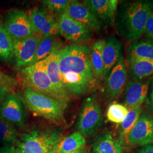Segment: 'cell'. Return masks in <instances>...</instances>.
I'll return each instance as SVG.
<instances>
[{
	"mask_svg": "<svg viewBox=\"0 0 153 153\" xmlns=\"http://www.w3.org/2000/svg\"><path fill=\"white\" fill-rule=\"evenodd\" d=\"M56 55L63 86L71 97L96 90L99 81L93 71L88 45L68 44L58 49Z\"/></svg>",
	"mask_w": 153,
	"mask_h": 153,
	"instance_id": "obj_1",
	"label": "cell"
},
{
	"mask_svg": "<svg viewBox=\"0 0 153 153\" xmlns=\"http://www.w3.org/2000/svg\"><path fill=\"white\" fill-rule=\"evenodd\" d=\"M152 3L138 0L124 2L118 6L114 23L118 33L128 40L141 38Z\"/></svg>",
	"mask_w": 153,
	"mask_h": 153,
	"instance_id": "obj_2",
	"label": "cell"
},
{
	"mask_svg": "<svg viewBox=\"0 0 153 153\" xmlns=\"http://www.w3.org/2000/svg\"><path fill=\"white\" fill-rule=\"evenodd\" d=\"M23 102L33 114L58 125L66 123L65 111L68 103L25 88Z\"/></svg>",
	"mask_w": 153,
	"mask_h": 153,
	"instance_id": "obj_3",
	"label": "cell"
},
{
	"mask_svg": "<svg viewBox=\"0 0 153 153\" xmlns=\"http://www.w3.org/2000/svg\"><path fill=\"white\" fill-rule=\"evenodd\" d=\"M61 139L60 129H33L16 140L15 153H53Z\"/></svg>",
	"mask_w": 153,
	"mask_h": 153,
	"instance_id": "obj_4",
	"label": "cell"
},
{
	"mask_svg": "<svg viewBox=\"0 0 153 153\" xmlns=\"http://www.w3.org/2000/svg\"><path fill=\"white\" fill-rule=\"evenodd\" d=\"M21 76L25 88L63 101L47 74L43 60L22 68Z\"/></svg>",
	"mask_w": 153,
	"mask_h": 153,
	"instance_id": "obj_5",
	"label": "cell"
},
{
	"mask_svg": "<svg viewBox=\"0 0 153 153\" xmlns=\"http://www.w3.org/2000/svg\"><path fill=\"white\" fill-rule=\"evenodd\" d=\"M102 124V111L94 93L85 99L82 103L76 128L85 138L94 135Z\"/></svg>",
	"mask_w": 153,
	"mask_h": 153,
	"instance_id": "obj_6",
	"label": "cell"
},
{
	"mask_svg": "<svg viewBox=\"0 0 153 153\" xmlns=\"http://www.w3.org/2000/svg\"><path fill=\"white\" fill-rule=\"evenodd\" d=\"M4 27L13 40L26 38L35 33L28 14L18 9L7 13Z\"/></svg>",
	"mask_w": 153,
	"mask_h": 153,
	"instance_id": "obj_7",
	"label": "cell"
},
{
	"mask_svg": "<svg viewBox=\"0 0 153 153\" xmlns=\"http://www.w3.org/2000/svg\"><path fill=\"white\" fill-rule=\"evenodd\" d=\"M127 76L126 61L122 54L106 79L102 90L104 98L109 102L117 98L126 88Z\"/></svg>",
	"mask_w": 153,
	"mask_h": 153,
	"instance_id": "obj_8",
	"label": "cell"
},
{
	"mask_svg": "<svg viewBox=\"0 0 153 153\" xmlns=\"http://www.w3.org/2000/svg\"><path fill=\"white\" fill-rule=\"evenodd\" d=\"M57 22L61 35L74 43L86 42L92 38V31L89 28L73 19L66 13L59 16Z\"/></svg>",
	"mask_w": 153,
	"mask_h": 153,
	"instance_id": "obj_9",
	"label": "cell"
},
{
	"mask_svg": "<svg viewBox=\"0 0 153 153\" xmlns=\"http://www.w3.org/2000/svg\"><path fill=\"white\" fill-rule=\"evenodd\" d=\"M0 120L18 128H21L25 125L26 115L22 101L16 94H9L1 104Z\"/></svg>",
	"mask_w": 153,
	"mask_h": 153,
	"instance_id": "obj_10",
	"label": "cell"
},
{
	"mask_svg": "<svg viewBox=\"0 0 153 153\" xmlns=\"http://www.w3.org/2000/svg\"><path fill=\"white\" fill-rule=\"evenodd\" d=\"M28 16L35 33L42 37L60 35L58 22L45 8L35 7L30 11Z\"/></svg>",
	"mask_w": 153,
	"mask_h": 153,
	"instance_id": "obj_11",
	"label": "cell"
},
{
	"mask_svg": "<svg viewBox=\"0 0 153 153\" xmlns=\"http://www.w3.org/2000/svg\"><path fill=\"white\" fill-rule=\"evenodd\" d=\"M41 38L34 33L26 38L13 40L14 56L17 68H24L32 64Z\"/></svg>",
	"mask_w": 153,
	"mask_h": 153,
	"instance_id": "obj_12",
	"label": "cell"
},
{
	"mask_svg": "<svg viewBox=\"0 0 153 153\" xmlns=\"http://www.w3.org/2000/svg\"><path fill=\"white\" fill-rule=\"evenodd\" d=\"M118 2L116 0H86L82 4L91 11L102 26L107 27L115 23Z\"/></svg>",
	"mask_w": 153,
	"mask_h": 153,
	"instance_id": "obj_13",
	"label": "cell"
},
{
	"mask_svg": "<svg viewBox=\"0 0 153 153\" xmlns=\"http://www.w3.org/2000/svg\"><path fill=\"white\" fill-rule=\"evenodd\" d=\"M128 142L134 146H143L153 143V117L142 113L136 124L126 138Z\"/></svg>",
	"mask_w": 153,
	"mask_h": 153,
	"instance_id": "obj_14",
	"label": "cell"
},
{
	"mask_svg": "<svg viewBox=\"0 0 153 153\" xmlns=\"http://www.w3.org/2000/svg\"><path fill=\"white\" fill-rule=\"evenodd\" d=\"M149 82L130 81L124 90V105L129 109L141 107L148 96Z\"/></svg>",
	"mask_w": 153,
	"mask_h": 153,
	"instance_id": "obj_15",
	"label": "cell"
},
{
	"mask_svg": "<svg viewBox=\"0 0 153 153\" xmlns=\"http://www.w3.org/2000/svg\"><path fill=\"white\" fill-rule=\"evenodd\" d=\"M69 16L89 28L92 31H99L102 26L88 8L77 1H70L66 12Z\"/></svg>",
	"mask_w": 153,
	"mask_h": 153,
	"instance_id": "obj_16",
	"label": "cell"
},
{
	"mask_svg": "<svg viewBox=\"0 0 153 153\" xmlns=\"http://www.w3.org/2000/svg\"><path fill=\"white\" fill-rule=\"evenodd\" d=\"M58 49L53 51L48 57L43 60V61L45 71L49 77L50 81L52 82L57 92L60 95L62 100L65 102L68 103L71 100V97L66 91L62 82L56 55V52Z\"/></svg>",
	"mask_w": 153,
	"mask_h": 153,
	"instance_id": "obj_17",
	"label": "cell"
},
{
	"mask_svg": "<svg viewBox=\"0 0 153 153\" xmlns=\"http://www.w3.org/2000/svg\"><path fill=\"white\" fill-rule=\"evenodd\" d=\"M121 53V43L114 35L105 40L102 53L104 66V81H105L112 68L119 60Z\"/></svg>",
	"mask_w": 153,
	"mask_h": 153,
	"instance_id": "obj_18",
	"label": "cell"
},
{
	"mask_svg": "<svg viewBox=\"0 0 153 153\" xmlns=\"http://www.w3.org/2000/svg\"><path fill=\"white\" fill-rule=\"evenodd\" d=\"M124 142L116 138L111 133L105 131L101 134L94 143V153H123Z\"/></svg>",
	"mask_w": 153,
	"mask_h": 153,
	"instance_id": "obj_19",
	"label": "cell"
},
{
	"mask_svg": "<svg viewBox=\"0 0 153 153\" xmlns=\"http://www.w3.org/2000/svg\"><path fill=\"white\" fill-rule=\"evenodd\" d=\"M153 59V42L149 39H136L128 46L127 60Z\"/></svg>",
	"mask_w": 153,
	"mask_h": 153,
	"instance_id": "obj_20",
	"label": "cell"
},
{
	"mask_svg": "<svg viewBox=\"0 0 153 153\" xmlns=\"http://www.w3.org/2000/svg\"><path fill=\"white\" fill-rule=\"evenodd\" d=\"M132 81H142L153 74V59H137L128 61Z\"/></svg>",
	"mask_w": 153,
	"mask_h": 153,
	"instance_id": "obj_21",
	"label": "cell"
},
{
	"mask_svg": "<svg viewBox=\"0 0 153 153\" xmlns=\"http://www.w3.org/2000/svg\"><path fill=\"white\" fill-rule=\"evenodd\" d=\"M86 143V139L81 133L75 131L66 137L61 138L55 148L53 153H66L73 152L85 147Z\"/></svg>",
	"mask_w": 153,
	"mask_h": 153,
	"instance_id": "obj_22",
	"label": "cell"
},
{
	"mask_svg": "<svg viewBox=\"0 0 153 153\" xmlns=\"http://www.w3.org/2000/svg\"><path fill=\"white\" fill-rule=\"evenodd\" d=\"M105 40L99 39L93 44L91 49L90 60L93 71L99 81H104V66L102 58L103 49Z\"/></svg>",
	"mask_w": 153,
	"mask_h": 153,
	"instance_id": "obj_23",
	"label": "cell"
},
{
	"mask_svg": "<svg viewBox=\"0 0 153 153\" xmlns=\"http://www.w3.org/2000/svg\"><path fill=\"white\" fill-rule=\"evenodd\" d=\"M60 44V43H59V42L57 39V36H47L42 37L39 42L31 65L43 60L55 50L60 49L61 48Z\"/></svg>",
	"mask_w": 153,
	"mask_h": 153,
	"instance_id": "obj_24",
	"label": "cell"
},
{
	"mask_svg": "<svg viewBox=\"0 0 153 153\" xmlns=\"http://www.w3.org/2000/svg\"><path fill=\"white\" fill-rule=\"evenodd\" d=\"M142 114L141 107L129 109L128 113L126 116V118L121 123V140L124 142V140L126 139L129 132L136 124L138 119Z\"/></svg>",
	"mask_w": 153,
	"mask_h": 153,
	"instance_id": "obj_25",
	"label": "cell"
},
{
	"mask_svg": "<svg viewBox=\"0 0 153 153\" xmlns=\"http://www.w3.org/2000/svg\"><path fill=\"white\" fill-rule=\"evenodd\" d=\"M14 57L13 40L3 26H0V59L9 60Z\"/></svg>",
	"mask_w": 153,
	"mask_h": 153,
	"instance_id": "obj_26",
	"label": "cell"
},
{
	"mask_svg": "<svg viewBox=\"0 0 153 153\" xmlns=\"http://www.w3.org/2000/svg\"><path fill=\"white\" fill-rule=\"evenodd\" d=\"M129 109L124 104L112 103L109 105L106 113L107 120L116 124H120L128 114Z\"/></svg>",
	"mask_w": 153,
	"mask_h": 153,
	"instance_id": "obj_27",
	"label": "cell"
},
{
	"mask_svg": "<svg viewBox=\"0 0 153 153\" xmlns=\"http://www.w3.org/2000/svg\"><path fill=\"white\" fill-rule=\"evenodd\" d=\"M18 132L15 126L11 124L0 120V142L6 145L16 143Z\"/></svg>",
	"mask_w": 153,
	"mask_h": 153,
	"instance_id": "obj_28",
	"label": "cell"
},
{
	"mask_svg": "<svg viewBox=\"0 0 153 153\" xmlns=\"http://www.w3.org/2000/svg\"><path fill=\"white\" fill-rule=\"evenodd\" d=\"M69 2L68 0H44L42 4L47 10L60 16L66 12Z\"/></svg>",
	"mask_w": 153,
	"mask_h": 153,
	"instance_id": "obj_29",
	"label": "cell"
},
{
	"mask_svg": "<svg viewBox=\"0 0 153 153\" xmlns=\"http://www.w3.org/2000/svg\"><path fill=\"white\" fill-rule=\"evenodd\" d=\"M143 33L147 39L153 42V2L145 24Z\"/></svg>",
	"mask_w": 153,
	"mask_h": 153,
	"instance_id": "obj_30",
	"label": "cell"
},
{
	"mask_svg": "<svg viewBox=\"0 0 153 153\" xmlns=\"http://www.w3.org/2000/svg\"><path fill=\"white\" fill-rule=\"evenodd\" d=\"M0 85H5L14 89L17 86L18 82L15 78L0 72Z\"/></svg>",
	"mask_w": 153,
	"mask_h": 153,
	"instance_id": "obj_31",
	"label": "cell"
},
{
	"mask_svg": "<svg viewBox=\"0 0 153 153\" xmlns=\"http://www.w3.org/2000/svg\"><path fill=\"white\" fill-rule=\"evenodd\" d=\"M13 89V88L10 87L0 85V103L4 101L9 94H11Z\"/></svg>",
	"mask_w": 153,
	"mask_h": 153,
	"instance_id": "obj_32",
	"label": "cell"
},
{
	"mask_svg": "<svg viewBox=\"0 0 153 153\" xmlns=\"http://www.w3.org/2000/svg\"><path fill=\"white\" fill-rule=\"evenodd\" d=\"M137 153H153V144H149L142 146Z\"/></svg>",
	"mask_w": 153,
	"mask_h": 153,
	"instance_id": "obj_33",
	"label": "cell"
},
{
	"mask_svg": "<svg viewBox=\"0 0 153 153\" xmlns=\"http://www.w3.org/2000/svg\"><path fill=\"white\" fill-rule=\"evenodd\" d=\"M0 153H15V148L11 145L0 146Z\"/></svg>",
	"mask_w": 153,
	"mask_h": 153,
	"instance_id": "obj_34",
	"label": "cell"
},
{
	"mask_svg": "<svg viewBox=\"0 0 153 153\" xmlns=\"http://www.w3.org/2000/svg\"><path fill=\"white\" fill-rule=\"evenodd\" d=\"M150 105L153 114V76L152 77V91L150 94Z\"/></svg>",
	"mask_w": 153,
	"mask_h": 153,
	"instance_id": "obj_35",
	"label": "cell"
},
{
	"mask_svg": "<svg viewBox=\"0 0 153 153\" xmlns=\"http://www.w3.org/2000/svg\"><path fill=\"white\" fill-rule=\"evenodd\" d=\"M88 153V152H87L86 148L83 147V148H80V149L76 150L75 151L71 152H69V153Z\"/></svg>",
	"mask_w": 153,
	"mask_h": 153,
	"instance_id": "obj_36",
	"label": "cell"
},
{
	"mask_svg": "<svg viewBox=\"0 0 153 153\" xmlns=\"http://www.w3.org/2000/svg\"><path fill=\"white\" fill-rule=\"evenodd\" d=\"M2 18L1 16H0V26H2Z\"/></svg>",
	"mask_w": 153,
	"mask_h": 153,
	"instance_id": "obj_37",
	"label": "cell"
},
{
	"mask_svg": "<svg viewBox=\"0 0 153 153\" xmlns=\"http://www.w3.org/2000/svg\"><path fill=\"white\" fill-rule=\"evenodd\" d=\"M0 72H1V71H0Z\"/></svg>",
	"mask_w": 153,
	"mask_h": 153,
	"instance_id": "obj_38",
	"label": "cell"
}]
</instances>
